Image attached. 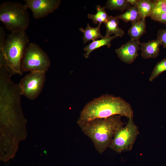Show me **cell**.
Listing matches in <instances>:
<instances>
[{
	"instance_id": "4",
	"label": "cell",
	"mask_w": 166,
	"mask_h": 166,
	"mask_svg": "<svg viewBox=\"0 0 166 166\" xmlns=\"http://www.w3.org/2000/svg\"><path fill=\"white\" fill-rule=\"evenodd\" d=\"M28 9L25 4L3 2L0 6V20L10 33L26 31L30 22Z\"/></svg>"
},
{
	"instance_id": "3",
	"label": "cell",
	"mask_w": 166,
	"mask_h": 166,
	"mask_svg": "<svg viewBox=\"0 0 166 166\" xmlns=\"http://www.w3.org/2000/svg\"><path fill=\"white\" fill-rule=\"evenodd\" d=\"M121 117L116 115L96 118L78 124L83 133L91 139L97 151L102 154L109 147L116 133L123 126Z\"/></svg>"
},
{
	"instance_id": "7",
	"label": "cell",
	"mask_w": 166,
	"mask_h": 166,
	"mask_svg": "<svg viewBox=\"0 0 166 166\" xmlns=\"http://www.w3.org/2000/svg\"><path fill=\"white\" fill-rule=\"evenodd\" d=\"M46 72H31L26 75L18 84L22 95L31 100L36 99L42 91Z\"/></svg>"
},
{
	"instance_id": "13",
	"label": "cell",
	"mask_w": 166,
	"mask_h": 166,
	"mask_svg": "<svg viewBox=\"0 0 166 166\" xmlns=\"http://www.w3.org/2000/svg\"><path fill=\"white\" fill-rule=\"evenodd\" d=\"M146 28L145 19H141L132 22L128 32L131 39L139 40L140 37L145 33Z\"/></svg>"
},
{
	"instance_id": "14",
	"label": "cell",
	"mask_w": 166,
	"mask_h": 166,
	"mask_svg": "<svg viewBox=\"0 0 166 166\" xmlns=\"http://www.w3.org/2000/svg\"><path fill=\"white\" fill-rule=\"evenodd\" d=\"M119 22L116 17L109 16L107 21L105 23L106 28L105 36H110L113 34L117 37L123 36L124 32L123 30L118 27Z\"/></svg>"
},
{
	"instance_id": "19",
	"label": "cell",
	"mask_w": 166,
	"mask_h": 166,
	"mask_svg": "<svg viewBox=\"0 0 166 166\" xmlns=\"http://www.w3.org/2000/svg\"><path fill=\"white\" fill-rule=\"evenodd\" d=\"M128 6V3L126 0H109L105 7L111 10H117L123 11Z\"/></svg>"
},
{
	"instance_id": "21",
	"label": "cell",
	"mask_w": 166,
	"mask_h": 166,
	"mask_svg": "<svg viewBox=\"0 0 166 166\" xmlns=\"http://www.w3.org/2000/svg\"><path fill=\"white\" fill-rule=\"evenodd\" d=\"M157 38L160 40L162 45L166 48V29L161 30L158 31Z\"/></svg>"
},
{
	"instance_id": "2",
	"label": "cell",
	"mask_w": 166,
	"mask_h": 166,
	"mask_svg": "<svg viewBox=\"0 0 166 166\" xmlns=\"http://www.w3.org/2000/svg\"><path fill=\"white\" fill-rule=\"evenodd\" d=\"M29 42L25 31L7 35L4 28L0 27V67H5L11 77L22 74V59Z\"/></svg>"
},
{
	"instance_id": "5",
	"label": "cell",
	"mask_w": 166,
	"mask_h": 166,
	"mask_svg": "<svg viewBox=\"0 0 166 166\" xmlns=\"http://www.w3.org/2000/svg\"><path fill=\"white\" fill-rule=\"evenodd\" d=\"M50 63L46 53L37 44L30 43L25 50L21 66L23 73L28 71L46 72Z\"/></svg>"
},
{
	"instance_id": "16",
	"label": "cell",
	"mask_w": 166,
	"mask_h": 166,
	"mask_svg": "<svg viewBox=\"0 0 166 166\" xmlns=\"http://www.w3.org/2000/svg\"><path fill=\"white\" fill-rule=\"evenodd\" d=\"M117 19H120L126 22L132 23L140 20L141 19L137 7L133 6L129 8L124 13L116 16Z\"/></svg>"
},
{
	"instance_id": "22",
	"label": "cell",
	"mask_w": 166,
	"mask_h": 166,
	"mask_svg": "<svg viewBox=\"0 0 166 166\" xmlns=\"http://www.w3.org/2000/svg\"><path fill=\"white\" fill-rule=\"evenodd\" d=\"M154 20L166 24V12L156 18Z\"/></svg>"
},
{
	"instance_id": "18",
	"label": "cell",
	"mask_w": 166,
	"mask_h": 166,
	"mask_svg": "<svg viewBox=\"0 0 166 166\" xmlns=\"http://www.w3.org/2000/svg\"><path fill=\"white\" fill-rule=\"evenodd\" d=\"M153 1L154 7L150 16L153 20L166 12L165 0H156Z\"/></svg>"
},
{
	"instance_id": "10",
	"label": "cell",
	"mask_w": 166,
	"mask_h": 166,
	"mask_svg": "<svg viewBox=\"0 0 166 166\" xmlns=\"http://www.w3.org/2000/svg\"><path fill=\"white\" fill-rule=\"evenodd\" d=\"M161 45V41L158 38L147 42L140 43V49L141 50L142 56L145 59L156 57L159 54Z\"/></svg>"
},
{
	"instance_id": "11",
	"label": "cell",
	"mask_w": 166,
	"mask_h": 166,
	"mask_svg": "<svg viewBox=\"0 0 166 166\" xmlns=\"http://www.w3.org/2000/svg\"><path fill=\"white\" fill-rule=\"evenodd\" d=\"M117 37L115 35L112 36H105L100 40L93 41L84 48V50L86 51L84 54V57L88 58L92 51L101 46L105 45L108 48L110 47L111 41Z\"/></svg>"
},
{
	"instance_id": "24",
	"label": "cell",
	"mask_w": 166,
	"mask_h": 166,
	"mask_svg": "<svg viewBox=\"0 0 166 166\" xmlns=\"http://www.w3.org/2000/svg\"><path fill=\"white\" fill-rule=\"evenodd\" d=\"M165 1H166V0H165Z\"/></svg>"
},
{
	"instance_id": "9",
	"label": "cell",
	"mask_w": 166,
	"mask_h": 166,
	"mask_svg": "<svg viewBox=\"0 0 166 166\" xmlns=\"http://www.w3.org/2000/svg\"><path fill=\"white\" fill-rule=\"evenodd\" d=\"M140 43L139 40L131 39L125 44L116 49L115 52L118 57L122 61L131 64L138 55Z\"/></svg>"
},
{
	"instance_id": "20",
	"label": "cell",
	"mask_w": 166,
	"mask_h": 166,
	"mask_svg": "<svg viewBox=\"0 0 166 166\" xmlns=\"http://www.w3.org/2000/svg\"><path fill=\"white\" fill-rule=\"evenodd\" d=\"M165 71H166V58L159 62L156 65L149 77L150 81H152L161 73Z\"/></svg>"
},
{
	"instance_id": "15",
	"label": "cell",
	"mask_w": 166,
	"mask_h": 166,
	"mask_svg": "<svg viewBox=\"0 0 166 166\" xmlns=\"http://www.w3.org/2000/svg\"><path fill=\"white\" fill-rule=\"evenodd\" d=\"M154 5V1L149 0H138L137 7L141 19H145L147 17H150Z\"/></svg>"
},
{
	"instance_id": "12",
	"label": "cell",
	"mask_w": 166,
	"mask_h": 166,
	"mask_svg": "<svg viewBox=\"0 0 166 166\" xmlns=\"http://www.w3.org/2000/svg\"><path fill=\"white\" fill-rule=\"evenodd\" d=\"M101 24V23H99L97 27L93 28L91 27L89 24L88 23L85 29L82 27L79 28L80 31L82 32L83 34V40L84 43H86L90 40L93 41L100 38H102L104 37L100 32Z\"/></svg>"
},
{
	"instance_id": "1",
	"label": "cell",
	"mask_w": 166,
	"mask_h": 166,
	"mask_svg": "<svg viewBox=\"0 0 166 166\" xmlns=\"http://www.w3.org/2000/svg\"><path fill=\"white\" fill-rule=\"evenodd\" d=\"M130 105L120 97L106 94L89 102L81 111L77 123H85L96 118H105L116 115L133 118Z\"/></svg>"
},
{
	"instance_id": "17",
	"label": "cell",
	"mask_w": 166,
	"mask_h": 166,
	"mask_svg": "<svg viewBox=\"0 0 166 166\" xmlns=\"http://www.w3.org/2000/svg\"><path fill=\"white\" fill-rule=\"evenodd\" d=\"M105 7H101L99 5L96 6L97 13L95 14H89L88 18L91 19L93 23L97 24L98 23H105L109 16L106 13Z\"/></svg>"
},
{
	"instance_id": "6",
	"label": "cell",
	"mask_w": 166,
	"mask_h": 166,
	"mask_svg": "<svg viewBox=\"0 0 166 166\" xmlns=\"http://www.w3.org/2000/svg\"><path fill=\"white\" fill-rule=\"evenodd\" d=\"M139 133L138 127L133 119H129L126 125L116 133L109 148L119 153L130 151Z\"/></svg>"
},
{
	"instance_id": "23",
	"label": "cell",
	"mask_w": 166,
	"mask_h": 166,
	"mask_svg": "<svg viewBox=\"0 0 166 166\" xmlns=\"http://www.w3.org/2000/svg\"><path fill=\"white\" fill-rule=\"evenodd\" d=\"M128 4L133 6H137L138 0H126Z\"/></svg>"
},
{
	"instance_id": "8",
	"label": "cell",
	"mask_w": 166,
	"mask_h": 166,
	"mask_svg": "<svg viewBox=\"0 0 166 166\" xmlns=\"http://www.w3.org/2000/svg\"><path fill=\"white\" fill-rule=\"evenodd\" d=\"M25 4L32 11L35 19L45 17L53 13L61 3L59 0H25Z\"/></svg>"
}]
</instances>
